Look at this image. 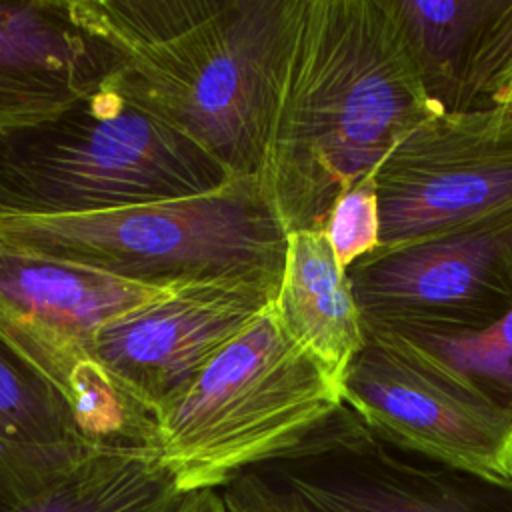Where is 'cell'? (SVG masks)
<instances>
[{
	"label": "cell",
	"mask_w": 512,
	"mask_h": 512,
	"mask_svg": "<svg viewBox=\"0 0 512 512\" xmlns=\"http://www.w3.org/2000/svg\"><path fill=\"white\" fill-rule=\"evenodd\" d=\"M176 288L132 284L0 244V342L70 402L96 444L148 446L154 420L116 392L94 336Z\"/></svg>",
	"instance_id": "6"
},
{
	"label": "cell",
	"mask_w": 512,
	"mask_h": 512,
	"mask_svg": "<svg viewBox=\"0 0 512 512\" xmlns=\"http://www.w3.org/2000/svg\"><path fill=\"white\" fill-rule=\"evenodd\" d=\"M274 308L288 336L340 384L364 344V322L348 274L322 230L288 234Z\"/></svg>",
	"instance_id": "15"
},
{
	"label": "cell",
	"mask_w": 512,
	"mask_h": 512,
	"mask_svg": "<svg viewBox=\"0 0 512 512\" xmlns=\"http://www.w3.org/2000/svg\"><path fill=\"white\" fill-rule=\"evenodd\" d=\"M224 512H314L294 490L264 468H252L220 490Z\"/></svg>",
	"instance_id": "19"
},
{
	"label": "cell",
	"mask_w": 512,
	"mask_h": 512,
	"mask_svg": "<svg viewBox=\"0 0 512 512\" xmlns=\"http://www.w3.org/2000/svg\"><path fill=\"white\" fill-rule=\"evenodd\" d=\"M0 244L152 288L200 282L280 288L288 232L258 176L224 188L82 216H0Z\"/></svg>",
	"instance_id": "3"
},
{
	"label": "cell",
	"mask_w": 512,
	"mask_h": 512,
	"mask_svg": "<svg viewBox=\"0 0 512 512\" xmlns=\"http://www.w3.org/2000/svg\"><path fill=\"white\" fill-rule=\"evenodd\" d=\"M260 468L314 512H512V482L408 462L346 404L292 454Z\"/></svg>",
	"instance_id": "10"
},
{
	"label": "cell",
	"mask_w": 512,
	"mask_h": 512,
	"mask_svg": "<svg viewBox=\"0 0 512 512\" xmlns=\"http://www.w3.org/2000/svg\"><path fill=\"white\" fill-rule=\"evenodd\" d=\"M380 246L450 232L512 208V110L434 114L374 170Z\"/></svg>",
	"instance_id": "9"
},
{
	"label": "cell",
	"mask_w": 512,
	"mask_h": 512,
	"mask_svg": "<svg viewBox=\"0 0 512 512\" xmlns=\"http://www.w3.org/2000/svg\"><path fill=\"white\" fill-rule=\"evenodd\" d=\"M76 2L118 56L104 90L260 178L302 0Z\"/></svg>",
	"instance_id": "2"
},
{
	"label": "cell",
	"mask_w": 512,
	"mask_h": 512,
	"mask_svg": "<svg viewBox=\"0 0 512 512\" xmlns=\"http://www.w3.org/2000/svg\"><path fill=\"white\" fill-rule=\"evenodd\" d=\"M438 114L504 106L512 90V0H384Z\"/></svg>",
	"instance_id": "13"
},
{
	"label": "cell",
	"mask_w": 512,
	"mask_h": 512,
	"mask_svg": "<svg viewBox=\"0 0 512 512\" xmlns=\"http://www.w3.org/2000/svg\"><path fill=\"white\" fill-rule=\"evenodd\" d=\"M184 496L148 446L100 444L8 512H178Z\"/></svg>",
	"instance_id": "16"
},
{
	"label": "cell",
	"mask_w": 512,
	"mask_h": 512,
	"mask_svg": "<svg viewBox=\"0 0 512 512\" xmlns=\"http://www.w3.org/2000/svg\"><path fill=\"white\" fill-rule=\"evenodd\" d=\"M178 512H224L220 492L214 488L188 492Z\"/></svg>",
	"instance_id": "20"
},
{
	"label": "cell",
	"mask_w": 512,
	"mask_h": 512,
	"mask_svg": "<svg viewBox=\"0 0 512 512\" xmlns=\"http://www.w3.org/2000/svg\"><path fill=\"white\" fill-rule=\"evenodd\" d=\"M322 232L344 270L378 250L380 212L374 172L356 180L336 198Z\"/></svg>",
	"instance_id": "18"
},
{
	"label": "cell",
	"mask_w": 512,
	"mask_h": 512,
	"mask_svg": "<svg viewBox=\"0 0 512 512\" xmlns=\"http://www.w3.org/2000/svg\"><path fill=\"white\" fill-rule=\"evenodd\" d=\"M16 496L8 490V486L0 478V512H8L16 504Z\"/></svg>",
	"instance_id": "21"
},
{
	"label": "cell",
	"mask_w": 512,
	"mask_h": 512,
	"mask_svg": "<svg viewBox=\"0 0 512 512\" xmlns=\"http://www.w3.org/2000/svg\"><path fill=\"white\" fill-rule=\"evenodd\" d=\"M434 114L384 0H302L260 172L284 230H322L336 198Z\"/></svg>",
	"instance_id": "1"
},
{
	"label": "cell",
	"mask_w": 512,
	"mask_h": 512,
	"mask_svg": "<svg viewBox=\"0 0 512 512\" xmlns=\"http://www.w3.org/2000/svg\"><path fill=\"white\" fill-rule=\"evenodd\" d=\"M504 106H506V108H510V110H512V90H510V92H508V96H506V100H504Z\"/></svg>",
	"instance_id": "22"
},
{
	"label": "cell",
	"mask_w": 512,
	"mask_h": 512,
	"mask_svg": "<svg viewBox=\"0 0 512 512\" xmlns=\"http://www.w3.org/2000/svg\"><path fill=\"white\" fill-rule=\"evenodd\" d=\"M374 330L398 336L512 418V306L502 318L478 332Z\"/></svg>",
	"instance_id": "17"
},
{
	"label": "cell",
	"mask_w": 512,
	"mask_h": 512,
	"mask_svg": "<svg viewBox=\"0 0 512 512\" xmlns=\"http://www.w3.org/2000/svg\"><path fill=\"white\" fill-rule=\"evenodd\" d=\"M232 176L162 120L102 90L54 118L0 130V216H82L190 198Z\"/></svg>",
	"instance_id": "5"
},
{
	"label": "cell",
	"mask_w": 512,
	"mask_h": 512,
	"mask_svg": "<svg viewBox=\"0 0 512 512\" xmlns=\"http://www.w3.org/2000/svg\"><path fill=\"white\" fill-rule=\"evenodd\" d=\"M364 326L478 332L512 306V208L346 268Z\"/></svg>",
	"instance_id": "8"
},
{
	"label": "cell",
	"mask_w": 512,
	"mask_h": 512,
	"mask_svg": "<svg viewBox=\"0 0 512 512\" xmlns=\"http://www.w3.org/2000/svg\"><path fill=\"white\" fill-rule=\"evenodd\" d=\"M116 64L76 0L0 2V130L44 122L102 92Z\"/></svg>",
	"instance_id": "12"
},
{
	"label": "cell",
	"mask_w": 512,
	"mask_h": 512,
	"mask_svg": "<svg viewBox=\"0 0 512 512\" xmlns=\"http://www.w3.org/2000/svg\"><path fill=\"white\" fill-rule=\"evenodd\" d=\"M340 396L382 442L512 482V418L398 336L364 326Z\"/></svg>",
	"instance_id": "7"
},
{
	"label": "cell",
	"mask_w": 512,
	"mask_h": 512,
	"mask_svg": "<svg viewBox=\"0 0 512 512\" xmlns=\"http://www.w3.org/2000/svg\"><path fill=\"white\" fill-rule=\"evenodd\" d=\"M96 446L70 402L0 342V478L16 500Z\"/></svg>",
	"instance_id": "14"
},
{
	"label": "cell",
	"mask_w": 512,
	"mask_h": 512,
	"mask_svg": "<svg viewBox=\"0 0 512 512\" xmlns=\"http://www.w3.org/2000/svg\"><path fill=\"white\" fill-rule=\"evenodd\" d=\"M342 404L340 384L272 302L154 418L148 448L182 494L220 490L292 454Z\"/></svg>",
	"instance_id": "4"
},
{
	"label": "cell",
	"mask_w": 512,
	"mask_h": 512,
	"mask_svg": "<svg viewBox=\"0 0 512 512\" xmlns=\"http://www.w3.org/2000/svg\"><path fill=\"white\" fill-rule=\"evenodd\" d=\"M276 296L254 284L178 286L102 324L98 364L116 392L154 420Z\"/></svg>",
	"instance_id": "11"
}]
</instances>
